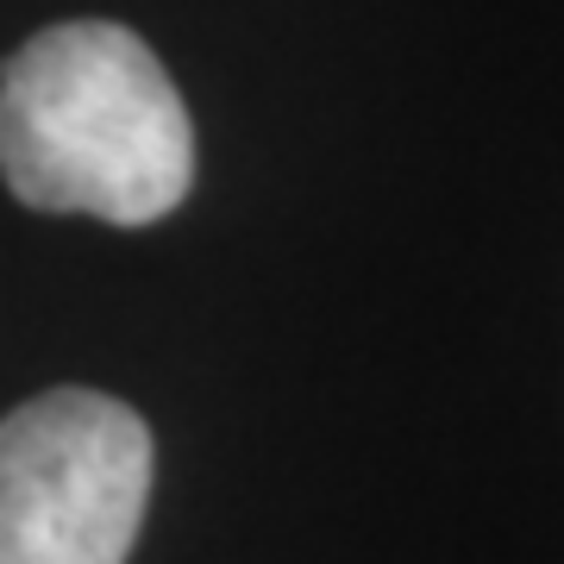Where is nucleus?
I'll return each mask as SVG.
<instances>
[{
	"label": "nucleus",
	"instance_id": "nucleus-1",
	"mask_svg": "<svg viewBox=\"0 0 564 564\" xmlns=\"http://www.w3.org/2000/svg\"><path fill=\"white\" fill-rule=\"evenodd\" d=\"M0 176L39 214L151 226L195 188V126L139 32L69 20L0 69Z\"/></svg>",
	"mask_w": 564,
	"mask_h": 564
},
{
	"label": "nucleus",
	"instance_id": "nucleus-2",
	"mask_svg": "<svg viewBox=\"0 0 564 564\" xmlns=\"http://www.w3.org/2000/svg\"><path fill=\"white\" fill-rule=\"evenodd\" d=\"M158 477L151 426L101 389H51L0 421V564H126Z\"/></svg>",
	"mask_w": 564,
	"mask_h": 564
}]
</instances>
